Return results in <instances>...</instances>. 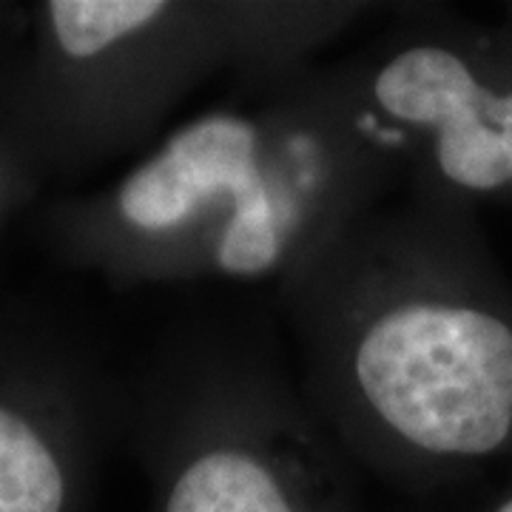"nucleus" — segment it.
Wrapping results in <instances>:
<instances>
[{
  "instance_id": "f257e3e1",
  "label": "nucleus",
  "mask_w": 512,
  "mask_h": 512,
  "mask_svg": "<svg viewBox=\"0 0 512 512\" xmlns=\"http://www.w3.org/2000/svg\"><path fill=\"white\" fill-rule=\"evenodd\" d=\"M279 296L302 396L345 456L407 487L512 458V282L478 208L379 202Z\"/></svg>"
},
{
  "instance_id": "f03ea898",
  "label": "nucleus",
  "mask_w": 512,
  "mask_h": 512,
  "mask_svg": "<svg viewBox=\"0 0 512 512\" xmlns=\"http://www.w3.org/2000/svg\"><path fill=\"white\" fill-rule=\"evenodd\" d=\"M402 185V163L348 63L165 134L94 214L103 262L131 282H282Z\"/></svg>"
},
{
  "instance_id": "7ed1b4c3",
  "label": "nucleus",
  "mask_w": 512,
  "mask_h": 512,
  "mask_svg": "<svg viewBox=\"0 0 512 512\" xmlns=\"http://www.w3.org/2000/svg\"><path fill=\"white\" fill-rule=\"evenodd\" d=\"M140 447L154 512H353L348 456L239 330H183L151 356Z\"/></svg>"
},
{
  "instance_id": "20e7f679",
  "label": "nucleus",
  "mask_w": 512,
  "mask_h": 512,
  "mask_svg": "<svg viewBox=\"0 0 512 512\" xmlns=\"http://www.w3.org/2000/svg\"><path fill=\"white\" fill-rule=\"evenodd\" d=\"M348 63L402 163V188L512 208V26L410 6Z\"/></svg>"
},
{
  "instance_id": "39448f33",
  "label": "nucleus",
  "mask_w": 512,
  "mask_h": 512,
  "mask_svg": "<svg viewBox=\"0 0 512 512\" xmlns=\"http://www.w3.org/2000/svg\"><path fill=\"white\" fill-rule=\"evenodd\" d=\"M43 15L60 63L92 83L109 148L157 146L185 97L225 72L217 0H52Z\"/></svg>"
},
{
  "instance_id": "423d86ee",
  "label": "nucleus",
  "mask_w": 512,
  "mask_h": 512,
  "mask_svg": "<svg viewBox=\"0 0 512 512\" xmlns=\"http://www.w3.org/2000/svg\"><path fill=\"white\" fill-rule=\"evenodd\" d=\"M225 35V72L242 89L268 92L311 72L313 57L382 9L359 0H217Z\"/></svg>"
},
{
  "instance_id": "0eeeda50",
  "label": "nucleus",
  "mask_w": 512,
  "mask_h": 512,
  "mask_svg": "<svg viewBox=\"0 0 512 512\" xmlns=\"http://www.w3.org/2000/svg\"><path fill=\"white\" fill-rule=\"evenodd\" d=\"M66 498L60 444L18 407L0 402V512H63Z\"/></svg>"
},
{
  "instance_id": "6e6552de",
  "label": "nucleus",
  "mask_w": 512,
  "mask_h": 512,
  "mask_svg": "<svg viewBox=\"0 0 512 512\" xmlns=\"http://www.w3.org/2000/svg\"><path fill=\"white\" fill-rule=\"evenodd\" d=\"M484 512H512V490L507 495H501V498L495 501L493 507H490V510H484Z\"/></svg>"
},
{
  "instance_id": "1a4fd4ad",
  "label": "nucleus",
  "mask_w": 512,
  "mask_h": 512,
  "mask_svg": "<svg viewBox=\"0 0 512 512\" xmlns=\"http://www.w3.org/2000/svg\"><path fill=\"white\" fill-rule=\"evenodd\" d=\"M3 200H6V174L0 168V208H3Z\"/></svg>"
}]
</instances>
